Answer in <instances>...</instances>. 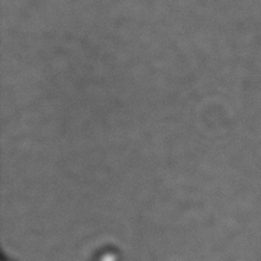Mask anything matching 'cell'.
Here are the masks:
<instances>
[{
  "mask_svg": "<svg viewBox=\"0 0 261 261\" xmlns=\"http://www.w3.org/2000/svg\"><path fill=\"white\" fill-rule=\"evenodd\" d=\"M90 261H122V257L115 247L107 246L98 250Z\"/></svg>",
  "mask_w": 261,
  "mask_h": 261,
  "instance_id": "1",
  "label": "cell"
},
{
  "mask_svg": "<svg viewBox=\"0 0 261 261\" xmlns=\"http://www.w3.org/2000/svg\"><path fill=\"white\" fill-rule=\"evenodd\" d=\"M5 261H9V260H5Z\"/></svg>",
  "mask_w": 261,
  "mask_h": 261,
  "instance_id": "2",
  "label": "cell"
}]
</instances>
